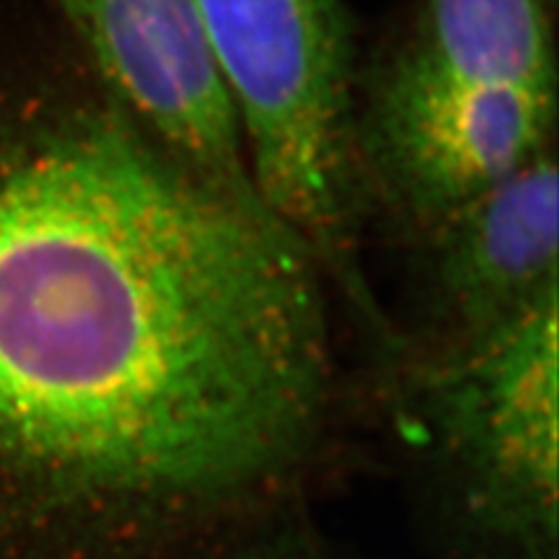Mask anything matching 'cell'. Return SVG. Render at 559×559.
I'll use <instances>...</instances> for the list:
<instances>
[{
  "mask_svg": "<svg viewBox=\"0 0 559 559\" xmlns=\"http://www.w3.org/2000/svg\"><path fill=\"white\" fill-rule=\"evenodd\" d=\"M257 197L373 326L359 273L366 180L341 0H197Z\"/></svg>",
  "mask_w": 559,
  "mask_h": 559,
  "instance_id": "cell-2",
  "label": "cell"
},
{
  "mask_svg": "<svg viewBox=\"0 0 559 559\" xmlns=\"http://www.w3.org/2000/svg\"><path fill=\"white\" fill-rule=\"evenodd\" d=\"M57 3L127 117L156 147L219 194L264 207L197 0Z\"/></svg>",
  "mask_w": 559,
  "mask_h": 559,
  "instance_id": "cell-5",
  "label": "cell"
},
{
  "mask_svg": "<svg viewBox=\"0 0 559 559\" xmlns=\"http://www.w3.org/2000/svg\"><path fill=\"white\" fill-rule=\"evenodd\" d=\"M448 343L518 318L559 292V182L555 147L423 234Z\"/></svg>",
  "mask_w": 559,
  "mask_h": 559,
  "instance_id": "cell-6",
  "label": "cell"
},
{
  "mask_svg": "<svg viewBox=\"0 0 559 559\" xmlns=\"http://www.w3.org/2000/svg\"><path fill=\"white\" fill-rule=\"evenodd\" d=\"M559 292L480 336L448 343L423 373L427 439L462 511L506 559H557Z\"/></svg>",
  "mask_w": 559,
  "mask_h": 559,
  "instance_id": "cell-3",
  "label": "cell"
},
{
  "mask_svg": "<svg viewBox=\"0 0 559 559\" xmlns=\"http://www.w3.org/2000/svg\"><path fill=\"white\" fill-rule=\"evenodd\" d=\"M334 384L318 261L127 115L0 178V433L108 559H175L283 495Z\"/></svg>",
  "mask_w": 559,
  "mask_h": 559,
  "instance_id": "cell-1",
  "label": "cell"
},
{
  "mask_svg": "<svg viewBox=\"0 0 559 559\" xmlns=\"http://www.w3.org/2000/svg\"><path fill=\"white\" fill-rule=\"evenodd\" d=\"M552 0H417L394 55L483 86L557 94Z\"/></svg>",
  "mask_w": 559,
  "mask_h": 559,
  "instance_id": "cell-7",
  "label": "cell"
},
{
  "mask_svg": "<svg viewBox=\"0 0 559 559\" xmlns=\"http://www.w3.org/2000/svg\"><path fill=\"white\" fill-rule=\"evenodd\" d=\"M557 94L483 86L392 55L357 117L371 185L419 234L555 147Z\"/></svg>",
  "mask_w": 559,
  "mask_h": 559,
  "instance_id": "cell-4",
  "label": "cell"
},
{
  "mask_svg": "<svg viewBox=\"0 0 559 559\" xmlns=\"http://www.w3.org/2000/svg\"><path fill=\"white\" fill-rule=\"evenodd\" d=\"M207 559H312L306 555H299V550H280V548H245L236 552H224L219 557Z\"/></svg>",
  "mask_w": 559,
  "mask_h": 559,
  "instance_id": "cell-8",
  "label": "cell"
}]
</instances>
